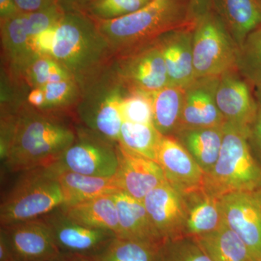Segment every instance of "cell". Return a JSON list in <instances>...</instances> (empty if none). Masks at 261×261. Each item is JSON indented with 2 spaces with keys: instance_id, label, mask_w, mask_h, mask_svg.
<instances>
[{
  "instance_id": "obj_1",
  "label": "cell",
  "mask_w": 261,
  "mask_h": 261,
  "mask_svg": "<svg viewBox=\"0 0 261 261\" xmlns=\"http://www.w3.org/2000/svg\"><path fill=\"white\" fill-rule=\"evenodd\" d=\"M76 127L58 113L25 107L16 113L13 138L3 167L20 173L54 164L74 142Z\"/></svg>"
},
{
  "instance_id": "obj_2",
  "label": "cell",
  "mask_w": 261,
  "mask_h": 261,
  "mask_svg": "<svg viewBox=\"0 0 261 261\" xmlns=\"http://www.w3.org/2000/svg\"><path fill=\"white\" fill-rule=\"evenodd\" d=\"M189 1L156 0L120 18L94 20L111 49L126 56L155 42L166 33L195 25L190 16Z\"/></svg>"
},
{
  "instance_id": "obj_3",
  "label": "cell",
  "mask_w": 261,
  "mask_h": 261,
  "mask_svg": "<svg viewBox=\"0 0 261 261\" xmlns=\"http://www.w3.org/2000/svg\"><path fill=\"white\" fill-rule=\"evenodd\" d=\"M110 50L94 19L83 12H65L57 24L51 56L71 73L77 83L94 73Z\"/></svg>"
},
{
  "instance_id": "obj_4",
  "label": "cell",
  "mask_w": 261,
  "mask_h": 261,
  "mask_svg": "<svg viewBox=\"0 0 261 261\" xmlns=\"http://www.w3.org/2000/svg\"><path fill=\"white\" fill-rule=\"evenodd\" d=\"M248 130L225 123L217 162L205 175V189L220 197L233 192L261 190V167L250 149Z\"/></svg>"
},
{
  "instance_id": "obj_5",
  "label": "cell",
  "mask_w": 261,
  "mask_h": 261,
  "mask_svg": "<svg viewBox=\"0 0 261 261\" xmlns=\"http://www.w3.org/2000/svg\"><path fill=\"white\" fill-rule=\"evenodd\" d=\"M20 174L2 200L1 226L39 219L63 205L61 186L50 168H34Z\"/></svg>"
},
{
  "instance_id": "obj_6",
  "label": "cell",
  "mask_w": 261,
  "mask_h": 261,
  "mask_svg": "<svg viewBox=\"0 0 261 261\" xmlns=\"http://www.w3.org/2000/svg\"><path fill=\"white\" fill-rule=\"evenodd\" d=\"M239 48L214 9L196 21L193 60L196 78L220 76L238 70Z\"/></svg>"
},
{
  "instance_id": "obj_7",
  "label": "cell",
  "mask_w": 261,
  "mask_h": 261,
  "mask_svg": "<svg viewBox=\"0 0 261 261\" xmlns=\"http://www.w3.org/2000/svg\"><path fill=\"white\" fill-rule=\"evenodd\" d=\"M117 145L86 127H76L74 142L49 168L55 172L113 178L118 167Z\"/></svg>"
},
{
  "instance_id": "obj_8",
  "label": "cell",
  "mask_w": 261,
  "mask_h": 261,
  "mask_svg": "<svg viewBox=\"0 0 261 261\" xmlns=\"http://www.w3.org/2000/svg\"><path fill=\"white\" fill-rule=\"evenodd\" d=\"M223 221L247 245L252 261L261 258V190L219 197Z\"/></svg>"
},
{
  "instance_id": "obj_9",
  "label": "cell",
  "mask_w": 261,
  "mask_h": 261,
  "mask_svg": "<svg viewBox=\"0 0 261 261\" xmlns=\"http://www.w3.org/2000/svg\"><path fill=\"white\" fill-rule=\"evenodd\" d=\"M42 219L50 228L56 245L63 254L92 258L117 237L113 231L87 227L72 221L61 207Z\"/></svg>"
},
{
  "instance_id": "obj_10",
  "label": "cell",
  "mask_w": 261,
  "mask_h": 261,
  "mask_svg": "<svg viewBox=\"0 0 261 261\" xmlns=\"http://www.w3.org/2000/svg\"><path fill=\"white\" fill-rule=\"evenodd\" d=\"M16 261H49L61 256L50 228L42 219L0 226Z\"/></svg>"
},
{
  "instance_id": "obj_11",
  "label": "cell",
  "mask_w": 261,
  "mask_h": 261,
  "mask_svg": "<svg viewBox=\"0 0 261 261\" xmlns=\"http://www.w3.org/2000/svg\"><path fill=\"white\" fill-rule=\"evenodd\" d=\"M124 56L119 76L129 91L152 93L169 85L167 70L157 40Z\"/></svg>"
},
{
  "instance_id": "obj_12",
  "label": "cell",
  "mask_w": 261,
  "mask_h": 261,
  "mask_svg": "<svg viewBox=\"0 0 261 261\" xmlns=\"http://www.w3.org/2000/svg\"><path fill=\"white\" fill-rule=\"evenodd\" d=\"M251 86L233 70L220 75L216 91V102L225 122L248 132L258 111Z\"/></svg>"
},
{
  "instance_id": "obj_13",
  "label": "cell",
  "mask_w": 261,
  "mask_h": 261,
  "mask_svg": "<svg viewBox=\"0 0 261 261\" xmlns=\"http://www.w3.org/2000/svg\"><path fill=\"white\" fill-rule=\"evenodd\" d=\"M142 202L163 240L185 236L187 204L183 193L166 181L151 190Z\"/></svg>"
},
{
  "instance_id": "obj_14",
  "label": "cell",
  "mask_w": 261,
  "mask_h": 261,
  "mask_svg": "<svg viewBox=\"0 0 261 261\" xmlns=\"http://www.w3.org/2000/svg\"><path fill=\"white\" fill-rule=\"evenodd\" d=\"M156 162L166 181L184 195L205 187V172L175 137L163 136Z\"/></svg>"
},
{
  "instance_id": "obj_15",
  "label": "cell",
  "mask_w": 261,
  "mask_h": 261,
  "mask_svg": "<svg viewBox=\"0 0 261 261\" xmlns=\"http://www.w3.org/2000/svg\"><path fill=\"white\" fill-rule=\"evenodd\" d=\"M219 82V76L201 77L185 88L178 130L224 126L226 122L216 102Z\"/></svg>"
},
{
  "instance_id": "obj_16",
  "label": "cell",
  "mask_w": 261,
  "mask_h": 261,
  "mask_svg": "<svg viewBox=\"0 0 261 261\" xmlns=\"http://www.w3.org/2000/svg\"><path fill=\"white\" fill-rule=\"evenodd\" d=\"M118 167L113 176L117 187L142 201L151 190L166 181L162 168L152 161L117 145Z\"/></svg>"
},
{
  "instance_id": "obj_17",
  "label": "cell",
  "mask_w": 261,
  "mask_h": 261,
  "mask_svg": "<svg viewBox=\"0 0 261 261\" xmlns=\"http://www.w3.org/2000/svg\"><path fill=\"white\" fill-rule=\"evenodd\" d=\"M195 24L171 31L157 39L170 84L184 89L197 79L193 60V33Z\"/></svg>"
},
{
  "instance_id": "obj_18",
  "label": "cell",
  "mask_w": 261,
  "mask_h": 261,
  "mask_svg": "<svg viewBox=\"0 0 261 261\" xmlns=\"http://www.w3.org/2000/svg\"><path fill=\"white\" fill-rule=\"evenodd\" d=\"M119 87L110 89L102 99H94L81 108L79 116L85 127L105 140L118 145L123 118Z\"/></svg>"
},
{
  "instance_id": "obj_19",
  "label": "cell",
  "mask_w": 261,
  "mask_h": 261,
  "mask_svg": "<svg viewBox=\"0 0 261 261\" xmlns=\"http://www.w3.org/2000/svg\"><path fill=\"white\" fill-rule=\"evenodd\" d=\"M113 197L118 211V238L163 245L165 240L151 221L142 201L121 190L113 194Z\"/></svg>"
},
{
  "instance_id": "obj_20",
  "label": "cell",
  "mask_w": 261,
  "mask_h": 261,
  "mask_svg": "<svg viewBox=\"0 0 261 261\" xmlns=\"http://www.w3.org/2000/svg\"><path fill=\"white\" fill-rule=\"evenodd\" d=\"M184 195L187 204L185 236H202L223 224L219 197L207 192L205 187Z\"/></svg>"
},
{
  "instance_id": "obj_21",
  "label": "cell",
  "mask_w": 261,
  "mask_h": 261,
  "mask_svg": "<svg viewBox=\"0 0 261 261\" xmlns=\"http://www.w3.org/2000/svg\"><path fill=\"white\" fill-rule=\"evenodd\" d=\"M214 9L224 20L238 48L261 25V0H214Z\"/></svg>"
},
{
  "instance_id": "obj_22",
  "label": "cell",
  "mask_w": 261,
  "mask_h": 261,
  "mask_svg": "<svg viewBox=\"0 0 261 261\" xmlns=\"http://www.w3.org/2000/svg\"><path fill=\"white\" fill-rule=\"evenodd\" d=\"M224 126L183 128L173 136L187 149L205 175L212 171L219 159Z\"/></svg>"
},
{
  "instance_id": "obj_23",
  "label": "cell",
  "mask_w": 261,
  "mask_h": 261,
  "mask_svg": "<svg viewBox=\"0 0 261 261\" xmlns=\"http://www.w3.org/2000/svg\"><path fill=\"white\" fill-rule=\"evenodd\" d=\"M72 221L89 228L108 230L118 236V211L113 195L99 196L69 207H61Z\"/></svg>"
},
{
  "instance_id": "obj_24",
  "label": "cell",
  "mask_w": 261,
  "mask_h": 261,
  "mask_svg": "<svg viewBox=\"0 0 261 261\" xmlns=\"http://www.w3.org/2000/svg\"><path fill=\"white\" fill-rule=\"evenodd\" d=\"M56 173L64 199L61 207H69L99 196L113 195L120 191L113 177H97L68 171Z\"/></svg>"
},
{
  "instance_id": "obj_25",
  "label": "cell",
  "mask_w": 261,
  "mask_h": 261,
  "mask_svg": "<svg viewBox=\"0 0 261 261\" xmlns=\"http://www.w3.org/2000/svg\"><path fill=\"white\" fill-rule=\"evenodd\" d=\"M150 95L152 124L163 136L173 137L179 129L185 89L169 84Z\"/></svg>"
},
{
  "instance_id": "obj_26",
  "label": "cell",
  "mask_w": 261,
  "mask_h": 261,
  "mask_svg": "<svg viewBox=\"0 0 261 261\" xmlns=\"http://www.w3.org/2000/svg\"><path fill=\"white\" fill-rule=\"evenodd\" d=\"M194 238L212 261H252L247 245L224 222L212 232Z\"/></svg>"
},
{
  "instance_id": "obj_27",
  "label": "cell",
  "mask_w": 261,
  "mask_h": 261,
  "mask_svg": "<svg viewBox=\"0 0 261 261\" xmlns=\"http://www.w3.org/2000/svg\"><path fill=\"white\" fill-rule=\"evenodd\" d=\"M3 46L15 66L23 70L25 65L36 56L31 49L32 38L28 13H20L1 20Z\"/></svg>"
},
{
  "instance_id": "obj_28",
  "label": "cell",
  "mask_w": 261,
  "mask_h": 261,
  "mask_svg": "<svg viewBox=\"0 0 261 261\" xmlns=\"http://www.w3.org/2000/svg\"><path fill=\"white\" fill-rule=\"evenodd\" d=\"M162 245L116 237L93 261H162Z\"/></svg>"
},
{
  "instance_id": "obj_29",
  "label": "cell",
  "mask_w": 261,
  "mask_h": 261,
  "mask_svg": "<svg viewBox=\"0 0 261 261\" xmlns=\"http://www.w3.org/2000/svg\"><path fill=\"white\" fill-rule=\"evenodd\" d=\"M163 137L153 124L123 121L118 145L130 152L156 161Z\"/></svg>"
},
{
  "instance_id": "obj_30",
  "label": "cell",
  "mask_w": 261,
  "mask_h": 261,
  "mask_svg": "<svg viewBox=\"0 0 261 261\" xmlns=\"http://www.w3.org/2000/svg\"><path fill=\"white\" fill-rule=\"evenodd\" d=\"M237 68L255 87L261 82V25L252 31L239 48Z\"/></svg>"
},
{
  "instance_id": "obj_31",
  "label": "cell",
  "mask_w": 261,
  "mask_h": 261,
  "mask_svg": "<svg viewBox=\"0 0 261 261\" xmlns=\"http://www.w3.org/2000/svg\"><path fill=\"white\" fill-rule=\"evenodd\" d=\"M22 70L32 88L73 79L71 73L51 56H34Z\"/></svg>"
},
{
  "instance_id": "obj_32",
  "label": "cell",
  "mask_w": 261,
  "mask_h": 261,
  "mask_svg": "<svg viewBox=\"0 0 261 261\" xmlns=\"http://www.w3.org/2000/svg\"><path fill=\"white\" fill-rule=\"evenodd\" d=\"M149 0H89L80 10L94 20H112L143 8Z\"/></svg>"
},
{
  "instance_id": "obj_33",
  "label": "cell",
  "mask_w": 261,
  "mask_h": 261,
  "mask_svg": "<svg viewBox=\"0 0 261 261\" xmlns=\"http://www.w3.org/2000/svg\"><path fill=\"white\" fill-rule=\"evenodd\" d=\"M162 261H212L195 238L184 236L165 240Z\"/></svg>"
},
{
  "instance_id": "obj_34",
  "label": "cell",
  "mask_w": 261,
  "mask_h": 261,
  "mask_svg": "<svg viewBox=\"0 0 261 261\" xmlns=\"http://www.w3.org/2000/svg\"><path fill=\"white\" fill-rule=\"evenodd\" d=\"M123 96L121 113L123 121L152 124V104L150 93L141 91H129Z\"/></svg>"
},
{
  "instance_id": "obj_35",
  "label": "cell",
  "mask_w": 261,
  "mask_h": 261,
  "mask_svg": "<svg viewBox=\"0 0 261 261\" xmlns=\"http://www.w3.org/2000/svg\"><path fill=\"white\" fill-rule=\"evenodd\" d=\"M41 87L45 102L42 112L57 113L58 110H63L73 104L78 95V84L73 79L51 82Z\"/></svg>"
},
{
  "instance_id": "obj_36",
  "label": "cell",
  "mask_w": 261,
  "mask_h": 261,
  "mask_svg": "<svg viewBox=\"0 0 261 261\" xmlns=\"http://www.w3.org/2000/svg\"><path fill=\"white\" fill-rule=\"evenodd\" d=\"M65 11L59 3L44 9L28 13L32 37L56 25L63 18Z\"/></svg>"
},
{
  "instance_id": "obj_37",
  "label": "cell",
  "mask_w": 261,
  "mask_h": 261,
  "mask_svg": "<svg viewBox=\"0 0 261 261\" xmlns=\"http://www.w3.org/2000/svg\"><path fill=\"white\" fill-rule=\"evenodd\" d=\"M57 24L31 38L29 44L34 55L51 56L55 36H56Z\"/></svg>"
},
{
  "instance_id": "obj_38",
  "label": "cell",
  "mask_w": 261,
  "mask_h": 261,
  "mask_svg": "<svg viewBox=\"0 0 261 261\" xmlns=\"http://www.w3.org/2000/svg\"><path fill=\"white\" fill-rule=\"evenodd\" d=\"M248 142L254 158L261 167V108L259 106L256 118L249 129Z\"/></svg>"
},
{
  "instance_id": "obj_39",
  "label": "cell",
  "mask_w": 261,
  "mask_h": 261,
  "mask_svg": "<svg viewBox=\"0 0 261 261\" xmlns=\"http://www.w3.org/2000/svg\"><path fill=\"white\" fill-rule=\"evenodd\" d=\"M214 9V0H190L189 10L192 20L197 21Z\"/></svg>"
},
{
  "instance_id": "obj_40",
  "label": "cell",
  "mask_w": 261,
  "mask_h": 261,
  "mask_svg": "<svg viewBox=\"0 0 261 261\" xmlns=\"http://www.w3.org/2000/svg\"><path fill=\"white\" fill-rule=\"evenodd\" d=\"M15 3L19 11L30 13L56 4L59 0H15Z\"/></svg>"
},
{
  "instance_id": "obj_41",
  "label": "cell",
  "mask_w": 261,
  "mask_h": 261,
  "mask_svg": "<svg viewBox=\"0 0 261 261\" xmlns=\"http://www.w3.org/2000/svg\"><path fill=\"white\" fill-rule=\"evenodd\" d=\"M20 13L15 0H0V18L1 20L10 18Z\"/></svg>"
},
{
  "instance_id": "obj_42",
  "label": "cell",
  "mask_w": 261,
  "mask_h": 261,
  "mask_svg": "<svg viewBox=\"0 0 261 261\" xmlns=\"http://www.w3.org/2000/svg\"><path fill=\"white\" fill-rule=\"evenodd\" d=\"M0 261H16L11 249L2 234H0Z\"/></svg>"
},
{
  "instance_id": "obj_43",
  "label": "cell",
  "mask_w": 261,
  "mask_h": 261,
  "mask_svg": "<svg viewBox=\"0 0 261 261\" xmlns=\"http://www.w3.org/2000/svg\"><path fill=\"white\" fill-rule=\"evenodd\" d=\"M89 0H59V4L65 12L80 11Z\"/></svg>"
},
{
  "instance_id": "obj_44",
  "label": "cell",
  "mask_w": 261,
  "mask_h": 261,
  "mask_svg": "<svg viewBox=\"0 0 261 261\" xmlns=\"http://www.w3.org/2000/svg\"><path fill=\"white\" fill-rule=\"evenodd\" d=\"M49 261H93L89 257L80 256V255H70V254H62L61 256L54 260Z\"/></svg>"
},
{
  "instance_id": "obj_45",
  "label": "cell",
  "mask_w": 261,
  "mask_h": 261,
  "mask_svg": "<svg viewBox=\"0 0 261 261\" xmlns=\"http://www.w3.org/2000/svg\"><path fill=\"white\" fill-rule=\"evenodd\" d=\"M255 97L257 104L261 108V82L255 86Z\"/></svg>"
},
{
  "instance_id": "obj_46",
  "label": "cell",
  "mask_w": 261,
  "mask_h": 261,
  "mask_svg": "<svg viewBox=\"0 0 261 261\" xmlns=\"http://www.w3.org/2000/svg\"><path fill=\"white\" fill-rule=\"evenodd\" d=\"M253 261H261V258L257 259V260H253Z\"/></svg>"
},
{
  "instance_id": "obj_47",
  "label": "cell",
  "mask_w": 261,
  "mask_h": 261,
  "mask_svg": "<svg viewBox=\"0 0 261 261\" xmlns=\"http://www.w3.org/2000/svg\"><path fill=\"white\" fill-rule=\"evenodd\" d=\"M149 2L156 1V0H149Z\"/></svg>"
}]
</instances>
